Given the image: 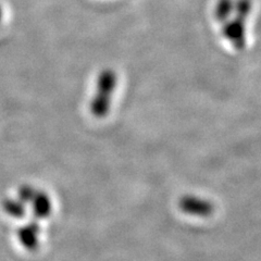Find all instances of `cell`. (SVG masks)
<instances>
[{"label": "cell", "mask_w": 261, "mask_h": 261, "mask_svg": "<svg viewBox=\"0 0 261 261\" xmlns=\"http://www.w3.org/2000/svg\"><path fill=\"white\" fill-rule=\"evenodd\" d=\"M118 77L116 72L110 70L102 72V74L99 77V82H98L99 93H98V97L93 103V110L97 117H103L107 114L110 108L111 94L116 91Z\"/></svg>", "instance_id": "6da1fadb"}, {"label": "cell", "mask_w": 261, "mask_h": 261, "mask_svg": "<svg viewBox=\"0 0 261 261\" xmlns=\"http://www.w3.org/2000/svg\"><path fill=\"white\" fill-rule=\"evenodd\" d=\"M178 207L185 214L196 217H208L215 210L214 205L210 201L196 196H185L179 200Z\"/></svg>", "instance_id": "7a4b0ae2"}, {"label": "cell", "mask_w": 261, "mask_h": 261, "mask_svg": "<svg viewBox=\"0 0 261 261\" xmlns=\"http://www.w3.org/2000/svg\"><path fill=\"white\" fill-rule=\"evenodd\" d=\"M245 21L235 18L232 21H225L222 28L223 36L230 40L232 45L241 50L246 45V31H245Z\"/></svg>", "instance_id": "3957f363"}, {"label": "cell", "mask_w": 261, "mask_h": 261, "mask_svg": "<svg viewBox=\"0 0 261 261\" xmlns=\"http://www.w3.org/2000/svg\"><path fill=\"white\" fill-rule=\"evenodd\" d=\"M233 8H234L233 0H219L215 9L216 19L219 22L224 23L232 14Z\"/></svg>", "instance_id": "277c9868"}, {"label": "cell", "mask_w": 261, "mask_h": 261, "mask_svg": "<svg viewBox=\"0 0 261 261\" xmlns=\"http://www.w3.org/2000/svg\"><path fill=\"white\" fill-rule=\"evenodd\" d=\"M233 11L235 12V18L245 21L251 11V0H236Z\"/></svg>", "instance_id": "5b68a950"}, {"label": "cell", "mask_w": 261, "mask_h": 261, "mask_svg": "<svg viewBox=\"0 0 261 261\" xmlns=\"http://www.w3.org/2000/svg\"><path fill=\"white\" fill-rule=\"evenodd\" d=\"M0 18H2V7H0Z\"/></svg>", "instance_id": "8992f818"}]
</instances>
